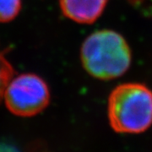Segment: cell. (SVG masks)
Returning a JSON list of instances; mask_svg holds the SVG:
<instances>
[{
	"label": "cell",
	"mask_w": 152,
	"mask_h": 152,
	"mask_svg": "<svg viewBox=\"0 0 152 152\" xmlns=\"http://www.w3.org/2000/svg\"><path fill=\"white\" fill-rule=\"evenodd\" d=\"M107 108L115 132L142 133L152 124V91L140 83L119 85L110 94Z\"/></svg>",
	"instance_id": "obj_2"
},
{
	"label": "cell",
	"mask_w": 152,
	"mask_h": 152,
	"mask_svg": "<svg viewBox=\"0 0 152 152\" xmlns=\"http://www.w3.org/2000/svg\"><path fill=\"white\" fill-rule=\"evenodd\" d=\"M80 57L87 73L102 80L122 76L132 62V53L127 41L112 30L97 31L87 37L81 46Z\"/></svg>",
	"instance_id": "obj_1"
},
{
	"label": "cell",
	"mask_w": 152,
	"mask_h": 152,
	"mask_svg": "<svg viewBox=\"0 0 152 152\" xmlns=\"http://www.w3.org/2000/svg\"><path fill=\"white\" fill-rule=\"evenodd\" d=\"M21 0H0V23H7L19 15Z\"/></svg>",
	"instance_id": "obj_5"
},
{
	"label": "cell",
	"mask_w": 152,
	"mask_h": 152,
	"mask_svg": "<svg viewBox=\"0 0 152 152\" xmlns=\"http://www.w3.org/2000/svg\"><path fill=\"white\" fill-rule=\"evenodd\" d=\"M14 69L0 51V102L4 99V94L9 82L14 75Z\"/></svg>",
	"instance_id": "obj_6"
},
{
	"label": "cell",
	"mask_w": 152,
	"mask_h": 152,
	"mask_svg": "<svg viewBox=\"0 0 152 152\" xmlns=\"http://www.w3.org/2000/svg\"><path fill=\"white\" fill-rule=\"evenodd\" d=\"M108 0H60L63 14L73 21L91 24L102 15Z\"/></svg>",
	"instance_id": "obj_4"
},
{
	"label": "cell",
	"mask_w": 152,
	"mask_h": 152,
	"mask_svg": "<svg viewBox=\"0 0 152 152\" xmlns=\"http://www.w3.org/2000/svg\"><path fill=\"white\" fill-rule=\"evenodd\" d=\"M0 152H20L19 150L15 148L14 145L0 142Z\"/></svg>",
	"instance_id": "obj_7"
},
{
	"label": "cell",
	"mask_w": 152,
	"mask_h": 152,
	"mask_svg": "<svg viewBox=\"0 0 152 152\" xmlns=\"http://www.w3.org/2000/svg\"><path fill=\"white\" fill-rule=\"evenodd\" d=\"M6 107L12 113L31 117L40 113L50 102L47 83L37 75L23 74L12 78L4 94Z\"/></svg>",
	"instance_id": "obj_3"
}]
</instances>
